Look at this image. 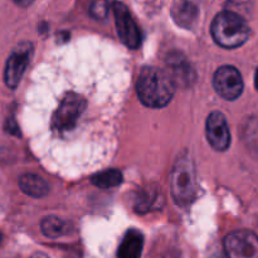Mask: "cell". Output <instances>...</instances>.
Here are the masks:
<instances>
[{
    "instance_id": "1",
    "label": "cell",
    "mask_w": 258,
    "mask_h": 258,
    "mask_svg": "<svg viewBox=\"0 0 258 258\" xmlns=\"http://www.w3.org/2000/svg\"><path fill=\"white\" fill-rule=\"evenodd\" d=\"M175 82L168 71L145 67L139 75L136 91L141 102L151 108L168 105L175 92Z\"/></svg>"
},
{
    "instance_id": "2",
    "label": "cell",
    "mask_w": 258,
    "mask_h": 258,
    "mask_svg": "<svg viewBox=\"0 0 258 258\" xmlns=\"http://www.w3.org/2000/svg\"><path fill=\"white\" fill-rule=\"evenodd\" d=\"M211 32L214 42L227 49L241 47L249 37V27L244 18L231 10H224L216 15Z\"/></svg>"
},
{
    "instance_id": "3",
    "label": "cell",
    "mask_w": 258,
    "mask_h": 258,
    "mask_svg": "<svg viewBox=\"0 0 258 258\" xmlns=\"http://www.w3.org/2000/svg\"><path fill=\"white\" fill-rule=\"evenodd\" d=\"M170 190L174 201L180 206H188L197 194L196 166L188 155L180 156L170 175Z\"/></svg>"
},
{
    "instance_id": "4",
    "label": "cell",
    "mask_w": 258,
    "mask_h": 258,
    "mask_svg": "<svg viewBox=\"0 0 258 258\" xmlns=\"http://www.w3.org/2000/svg\"><path fill=\"white\" fill-rule=\"evenodd\" d=\"M86 108V100L77 93H67L52 118V128L57 133L72 130Z\"/></svg>"
},
{
    "instance_id": "5",
    "label": "cell",
    "mask_w": 258,
    "mask_h": 258,
    "mask_svg": "<svg viewBox=\"0 0 258 258\" xmlns=\"http://www.w3.org/2000/svg\"><path fill=\"white\" fill-rule=\"evenodd\" d=\"M227 258H258V236L251 231H234L224 238Z\"/></svg>"
},
{
    "instance_id": "6",
    "label": "cell",
    "mask_w": 258,
    "mask_h": 258,
    "mask_svg": "<svg viewBox=\"0 0 258 258\" xmlns=\"http://www.w3.org/2000/svg\"><path fill=\"white\" fill-rule=\"evenodd\" d=\"M214 90L224 100L233 101L243 92V80L233 66H222L216 71L213 77Z\"/></svg>"
},
{
    "instance_id": "7",
    "label": "cell",
    "mask_w": 258,
    "mask_h": 258,
    "mask_svg": "<svg viewBox=\"0 0 258 258\" xmlns=\"http://www.w3.org/2000/svg\"><path fill=\"white\" fill-rule=\"evenodd\" d=\"M33 53V45L30 43H20L17 48L12 52L7 60L4 72L5 83L9 88L14 90L20 83L25 68L29 64L30 57Z\"/></svg>"
},
{
    "instance_id": "8",
    "label": "cell",
    "mask_w": 258,
    "mask_h": 258,
    "mask_svg": "<svg viewBox=\"0 0 258 258\" xmlns=\"http://www.w3.org/2000/svg\"><path fill=\"white\" fill-rule=\"evenodd\" d=\"M116 28L120 39L126 47L136 49L141 44V34L135 20L122 3H113Z\"/></svg>"
},
{
    "instance_id": "9",
    "label": "cell",
    "mask_w": 258,
    "mask_h": 258,
    "mask_svg": "<svg viewBox=\"0 0 258 258\" xmlns=\"http://www.w3.org/2000/svg\"><path fill=\"white\" fill-rule=\"evenodd\" d=\"M206 133L208 143L217 151H226L231 145V133L226 116L219 111L209 113L206 123Z\"/></svg>"
},
{
    "instance_id": "10",
    "label": "cell",
    "mask_w": 258,
    "mask_h": 258,
    "mask_svg": "<svg viewBox=\"0 0 258 258\" xmlns=\"http://www.w3.org/2000/svg\"><path fill=\"white\" fill-rule=\"evenodd\" d=\"M144 237L141 232L131 229L123 237L117 251V258H140L143 253Z\"/></svg>"
},
{
    "instance_id": "11",
    "label": "cell",
    "mask_w": 258,
    "mask_h": 258,
    "mask_svg": "<svg viewBox=\"0 0 258 258\" xmlns=\"http://www.w3.org/2000/svg\"><path fill=\"white\" fill-rule=\"evenodd\" d=\"M40 228L44 236L49 238H59V237L67 236L73 229V224L71 222L64 221L58 217L50 216L45 217L40 223Z\"/></svg>"
},
{
    "instance_id": "12",
    "label": "cell",
    "mask_w": 258,
    "mask_h": 258,
    "mask_svg": "<svg viewBox=\"0 0 258 258\" xmlns=\"http://www.w3.org/2000/svg\"><path fill=\"white\" fill-rule=\"evenodd\" d=\"M19 186L23 193L33 198H43L48 194V184L40 176L25 174L19 179Z\"/></svg>"
},
{
    "instance_id": "13",
    "label": "cell",
    "mask_w": 258,
    "mask_h": 258,
    "mask_svg": "<svg viewBox=\"0 0 258 258\" xmlns=\"http://www.w3.org/2000/svg\"><path fill=\"white\" fill-rule=\"evenodd\" d=\"M173 17L179 25L190 28L198 18V8L188 0H181L174 7Z\"/></svg>"
},
{
    "instance_id": "14",
    "label": "cell",
    "mask_w": 258,
    "mask_h": 258,
    "mask_svg": "<svg viewBox=\"0 0 258 258\" xmlns=\"http://www.w3.org/2000/svg\"><path fill=\"white\" fill-rule=\"evenodd\" d=\"M93 185L98 186L101 189H108L117 186L122 183V174L121 171L116 170V169H110V170H105L102 173H97L91 178Z\"/></svg>"
},
{
    "instance_id": "15",
    "label": "cell",
    "mask_w": 258,
    "mask_h": 258,
    "mask_svg": "<svg viewBox=\"0 0 258 258\" xmlns=\"http://www.w3.org/2000/svg\"><path fill=\"white\" fill-rule=\"evenodd\" d=\"M90 13L95 19H105L108 13V2L107 0H92Z\"/></svg>"
},
{
    "instance_id": "16",
    "label": "cell",
    "mask_w": 258,
    "mask_h": 258,
    "mask_svg": "<svg viewBox=\"0 0 258 258\" xmlns=\"http://www.w3.org/2000/svg\"><path fill=\"white\" fill-rule=\"evenodd\" d=\"M8 130H9L12 134H15V135H17V134H18L17 131H15V130H18V126L15 125L14 121H13V120L8 121Z\"/></svg>"
},
{
    "instance_id": "17",
    "label": "cell",
    "mask_w": 258,
    "mask_h": 258,
    "mask_svg": "<svg viewBox=\"0 0 258 258\" xmlns=\"http://www.w3.org/2000/svg\"><path fill=\"white\" fill-rule=\"evenodd\" d=\"M33 2H34V0H15V3H17L18 5H20V7H28V5L32 4Z\"/></svg>"
},
{
    "instance_id": "18",
    "label": "cell",
    "mask_w": 258,
    "mask_h": 258,
    "mask_svg": "<svg viewBox=\"0 0 258 258\" xmlns=\"http://www.w3.org/2000/svg\"><path fill=\"white\" fill-rule=\"evenodd\" d=\"M30 258H48V256H47V254H44V253H40V252H39V253H35V254H33V256L30 257Z\"/></svg>"
},
{
    "instance_id": "19",
    "label": "cell",
    "mask_w": 258,
    "mask_h": 258,
    "mask_svg": "<svg viewBox=\"0 0 258 258\" xmlns=\"http://www.w3.org/2000/svg\"><path fill=\"white\" fill-rule=\"evenodd\" d=\"M256 87L258 88V71H257V73H256Z\"/></svg>"
},
{
    "instance_id": "20",
    "label": "cell",
    "mask_w": 258,
    "mask_h": 258,
    "mask_svg": "<svg viewBox=\"0 0 258 258\" xmlns=\"http://www.w3.org/2000/svg\"><path fill=\"white\" fill-rule=\"evenodd\" d=\"M0 242H2V233H0Z\"/></svg>"
}]
</instances>
